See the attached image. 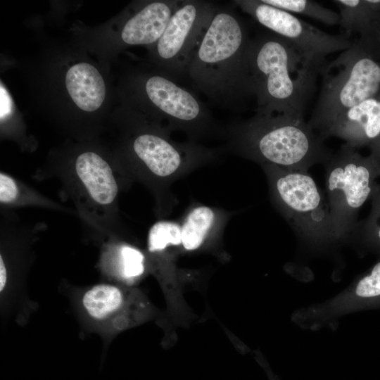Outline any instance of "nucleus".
<instances>
[{"label":"nucleus","mask_w":380,"mask_h":380,"mask_svg":"<svg viewBox=\"0 0 380 380\" xmlns=\"http://www.w3.org/2000/svg\"><path fill=\"white\" fill-rule=\"evenodd\" d=\"M248 63L256 112L303 118L327 61L267 30L251 39Z\"/></svg>","instance_id":"f257e3e1"},{"label":"nucleus","mask_w":380,"mask_h":380,"mask_svg":"<svg viewBox=\"0 0 380 380\" xmlns=\"http://www.w3.org/2000/svg\"><path fill=\"white\" fill-rule=\"evenodd\" d=\"M251 39L236 13L217 6L191 56L186 76L216 104L242 109L254 96L248 63Z\"/></svg>","instance_id":"f03ea898"},{"label":"nucleus","mask_w":380,"mask_h":380,"mask_svg":"<svg viewBox=\"0 0 380 380\" xmlns=\"http://www.w3.org/2000/svg\"><path fill=\"white\" fill-rule=\"evenodd\" d=\"M227 148L261 165L307 172L331 156L323 140L303 118L255 114L225 127Z\"/></svg>","instance_id":"7ed1b4c3"},{"label":"nucleus","mask_w":380,"mask_h":380,"mask_svg":"<svg viewBox=\"0 0 380 380\" xmlns=\"http://www.w3.org/2000/svg\"><path fill=\"white\" fill-rule=\"evenodd\" d=\"M362 48L360 42H353L321 72L320 93L308 122L320 137L340 115L368 99L376 98L380 92V65Z\"/></svg>","instance_id":"20e7f679"},{"label":"nucleus","mask_w":380,"mask_h":380,"mask_svg":"<svg viewBox=\"0 0 380 380\" xmlns=\"http://www.w3.org/2000/svg\"><path fill=\"white\" fill-rule=\"evenodd\" d=\"M277 206L300 232L312 238L338 237L329 206L307 172L262 165Z\"/></svg>","instance_id":"39448f33"},{"label":"nucleus","mask_w":380,"mask_h":380,"mask_svg":"<svg viewBox=\"0 0 380 380\" xmlns=\"http://www.w3.org/2000/svg\"><path fill=\"white\" fill-rule=\"evenodd\" d=\"M345 144L326 162L328 205L340 236L353 228L358 209L374 191L377 175L370 158Z\"/></svg>","instance_id":"423d86ee"},{"label":"nucleus","mask_w":380,"mask_h":380,"mask_svg":"<svg viewBox=\"0 0 380 380\" xmlns=\"http://www.w3.org/2000/svg\"><path fill=\"white\" fill-rule=\"evenodd\" d=\"M143 93L149 105L167 121L170 131H181L193 141L224 137L225 129L218 125L205 104L172 77L149 76L144 83Z\"/></svg>","instance_id":"0eeeda50"},{"label":"nucleus","mask_w":380,"mask_h":380,"mask_svg":"<svg viewBox=\"0 0 380 380\" xmlns=\"http://www.w3.org/2000/svg\"><path fill=\"white\" fill-rule=\"evenodd\" d=\"M216 7L208 1H181L155 43L156 56L166 75L176 80L186 76L191 56L210 23Z\"/></svg>","instance_id":"6e6552de"},{"label":"nucleus","mask_w":380,"mask_h":380,"mask_svg":"<svg viewBox=\"0 0 380 380\" xmlns=\"http://www.w3.org/2000/svg\"><path fill=\"white\" fill-rule=\"evenodd\" d=\"M234 3L267 30L308 53L326 58L330 53L343 51L353 44L349 37L342 34H328L293 13L267 4L262 0H238Z\"/></svg>","instance_id":"1a4fd4ad"},{"label":"nucleus","mask_w":380,"mask_h":380,"mask_svg":"<svg viewBox=\"0 0 380 380\" xmlns=\"http://www.w3.org/2000/svg\"><path fill=\"white\" fill-rule=\"evenodd\" d=\"M131 293L110 284H99L82 294L81 305L93 323L107 332L127 327L132 319L134 298Z\"/></svg>","instance_id":"9d476101"},{"label":"nucleus","mask_w":380,"mask_h":380,"mask_svg":"<svg viewBox=\"0 0 380 380\" xmlns=\"http://www.w3.org/2000/svg\"><path fill=\"white\" fill-rule=\"evenodd\" d=\"M334 136L355 148L380 137V101L368 99L340 115L321 136L322 140Z\"/></svg>","instance_id":"9b49d317"},{"label":"nucleus","mask_w":380,"mask_h":380,"mask_svg":"<svg viewBox=\"0 0 380 380\" xmlns=\"http://www.w3.org/2000/svg\"><path fill=\"white\" fill-rule=\"evenodd\" d=\"M182 0L156 1L143 6L124 25L120 37L128 45L155 44Z\"/></svg>","instance_id":"f8f14e48"},{"label":"nucleus","mask_w":380,"mask_h":380,"mask_svg":"<svg viewBox=\"0 0 380 380\" xmlns=\"http://www.w3.org/2000/svg\"><path fill=\"white\" fill-rule=\"evenodd\" d=\"M227 214L219 209L199 205L191 208L182 223V248L185 251H195L205 246L223 229Z\"/></svg>","instance_id":"ddd939ff"},{"label":"nucleus","mask_w":380,"mask_h":380,"mask_svg":"<svg viewBox=\"0 0 380 380\" xmlns=\"http://www.w3.org/2000/svg\"><path fill=\"white\" fill-rule=\"evenodd\" d=\"M75 170L96 202L107 205L114 201L118 184L110 167L100 156L94 152L82 153L76 160Z\"/></svg>","instance_id":"4468645a"},{"label":"nucleus","mask_w":380,"mask_h":380,"mask_svg":"<svg viewBox=\"0 0 380 380\" xmlns=\"http://www.w3.org/2000/svg\"><path fill=\"white\" fill-rule=\"evenodd\" d=\"M65 85L74 103L84 111L97 110L104 101L105 83L92 65L80 63L72 65L66 73Z\"/></svg>","instance_id":"2eb2a0df"},{"label":"nucleus","mask_w":380,"mask_h":380,"mask_svg":"<svg viewBox=\"0 0 380 380\" xmlns=\"http://www.w3.org/2000/svg\"><path fill=\"white\" fill-rule=\"evenodd\" d=\"M333 2L340 11L341 34L349 37L353 32H367L373 15L372 8L368 7L367 1L336 0Z\"/></svg>","instance_id":"dca6fc26"},{"label":"nucleus","mask_w":380,"mask_h":380,"mask_svg":"<svg viewBox=\"0 0 380 380\" xmlns=\"http://www.w3.org/2000/svg\"><path fill=\"white\" fill-rule=\"evenodd\" d=\"M291 13L303 15L329 25H339V13L310 0H262Z\"/></svg>","instance_id":"f3484780"},{"label":"nucleus","mask_w":380,"mask_h":380,"mask_svg":"<svg viewBox=\"0 0 380 380\" xmlns=\"http://www.w3.org/2000/svg\"><path fill=\"white\" fill-rule=\"evenodd\" d=\"M182 247L181 224L160 220L150 228L148 250L151 253L162 254L172 248Z\"/></svg>","instance_id":"a211bd4d"},{"label":"nucleus","mask_w":380,"mask_h":380,"mask_svg":"<svg viewBox=\"0 0 380 380\" xmlns=\"http://www.w3.org/2000/svg\"><path fill=\"white\" fill-rule=\"evenodd\" d=\"M145 272V256L138 248L121 246L118 252V273L127 282H133Z\"/></svg>","instance_id":"6ab92c4d"},{"label":"nucleus","mask_w":380,"mask_h":380,"mask_svg":"<svg viewBox=\"0 0 380 380\" xmlns=\"http://www.w3.org/2000/svg\"><path fill=\"white\" fill-rule=\"evenodd\" d=\"M355 292L363 298L380 296V262L374 265L369 275L360 279Z\"/></svg>","instance_id":"aec40b11"},{"label":"nucleus","mask_w":380,"mask_h":380,"mask_svg":"<svg viewBox=\"0 0 380 380\" xmlns=\"http://www.w3.org/2000/svg\"><path fill=\"white\" fill-rule=\"evenodd\" d=\"M18 194V186L12 177L0 174V201L8 203L13 201Z\"/></svg>","instance_id":"412c9836"},{"label":"nucleus","mask_w":380,"mask_h":380,"mask_svg":"<svg viewBox=\"0 0 380 380\" xmlns=\"http://www.w3.org/2000/svg\"><path fill=\"white\" fill-rule=\"evenodd\" d=\"M1 120L7 118L12 113L13 103L11 98L6 91V88L1 83Z\"/></svg>","instance_id":"4be33fe9"},{"label":"nucleus","mask_w":380,"mask_h":380,"mask_svg":"<svg viewBox=\"0 0 380 380\" xmlns=\"http://www.w3.org/2000/svg\"><path fill=\"white\" fill-rule=\"evenodd\" d=\"M376 196L374 214L371 221V230L375 232L376 236L380 241V194Z\"/></svg>","instance_id":"5701e85b"},{"label":"nucleus","mask_w":380,"mask_h":380,"mask_svg":"<svg viewBox=\"0 0 380 380\" xmlns=\"http://www.w3.org/2000/svg\"><path fill=\"white\" fill-rule=\"evenodd\" d=\"M373 153L369 157L377 175H380V137L373 144Z\"/></svg>","instance_id":"b1692460"},{"label":"nucleus","mask_w":380,"mask_h":380,"mask_svg":"<svg viewBox=\"0 0 380 380\" xmlns=\"http://www.w3.org/2000/svg\"><path fill=\"white\" fill-rule=\"evenodd\" d=\"M7 270L3 257L0 255V291L5 289L7 284Z\"/></svg>","instance_id":"393cba45"}]
</instances>
